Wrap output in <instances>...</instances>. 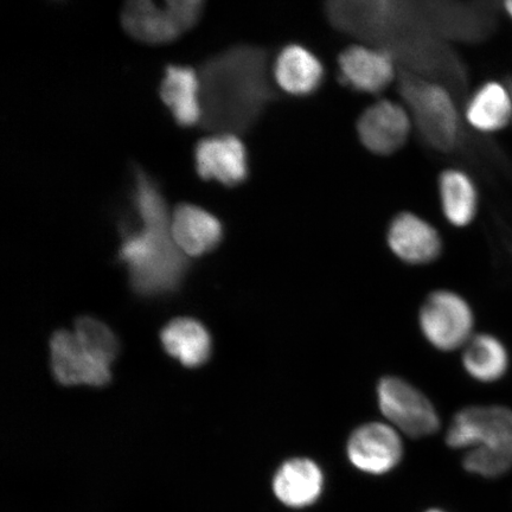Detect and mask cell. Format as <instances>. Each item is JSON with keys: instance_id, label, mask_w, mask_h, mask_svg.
<instances>
[{"instance_id": "15", "label": "cell", "mask_w": 512, "mask_h": 512, "mask_svg": "<svg viewBox=\"0 0 512 512\" xmlns=\"http://www.w3.org/2000/svg\"><path fill=\"white\" fill-rule=\"evenodd\" d=\"M171 232L188 258L213 252L223 240V226L217 217L195 204L181 203L172 210Z\"/></svg>"}, {"instance_id": "5", "label": "cell", "mask_w": 512, "mask_h": 512, "mask_svg": "<svg viewBox=\"0 0 512 512\" xmlns=\"http://www.w3.org/2000/svg\"><path fill=\"white\" fill-rule=\"evenodd\" d=\"M419 323L422 335L435 349L451 352L464 348L473 337L475 316L458 293L439 290L422 304Z\"/></svg>"}, {"instance_id": "22", "label": "cell", "mask_w": 512, "mask_h": 512, "mask_svg": "<svg viewBox=\"0 0 512 512\" xmlns=\"http://www.w3.org/2000/svg\"><path fill=\"white\" fill-rule=\"evenodd\" d=\"M74 334L80 343L100 360L112 364L119 352V342L112 330L98 319L82 317L75 324Z\"/></svg>"}, {"instance_id": "13", "label": "cell", "mask_w": 512, "mask_h": 512, "mask_svg": "<svg viewBox=\"0 0 512 512\" xmlns=\"http://www.w3.org/2000/svg\"><path fill=\"white\" fill-rule=\"evenodd\" d=\"M387 241L390 251L408 265L431 264L443 251L438 230L408 211L396 215L390 222Z\"/></svg>"}, {"instance_id": "6", "label": "cell", "mask_w": 512, "mask_h": 512, "mask_svg": "<svg viewBox=\"0 0 512 512\" xmlns=\"http://www.w3.org/2000/svg\"><path fill=\"white\" fill-rule=\"evenodd\" d=\"M403 94L428 142L439 149H451L457 143L459 118L446 89L437 83L407 79Z\"/></svg>"}, {"instance_id": "9", "label": "cell", "mask_w": 512, "mask_h": 512, "mask_svg": "<svg viewBox=\"0 0 512 512\" xmlns=\"http://www.w3.org/2000/svg\"><path fill=\"white\" fill-rule=\"evenodd\" d=\"M195 168L203 181H216L227 188L239 187L249 176L245 144L235 134H211L198 140Z\"/></svg>"}, {"instance_id": "7", "label": "cell", "mask_w": 512, "mask_h": 512, "mask_svg": "<svg viewBox=\"0 0 512 512\" xmlns=\"http://www.w3.org/2000/svg\"><path fill=\"white\" fill-rule=\"evenodd\" d=\"M453 450L512 444V411L504 406L466 407L453 416L446 434Z\"/></svg>"}, {"instance_id": "24", "label": "cell", "mask_w": 512, "mask_h": 512, "mask_svg": "<svg viewBox=\"0 0 512 512\" xmlns=\"http://www.w3.org/2000/svg\"><path fill=\"white\" fill-rule=\"evenodd\" d=\"M505 10H507L509 16L512 18V0L511 2L505 3Z\"/></svg>"}, {"instance_id": "12", "label": "cell", "mask_w": 512, "mask_h": 512, "mask_svg": "<svg viewBox=\"0 0 512 512\" xmlns=\"http://www.w3.org/2000/svg\"><path fill=\"white\" fill-rule=\"evenodd\" d=\"M339 76L357 92L379 94L395 79L393 57L387 51L356 44L338 56Z\"/></svg>"}, {"instance_id": "23", "label": "cell", "mask_w": 512, "mask_h": 512, "mask_svg": "<svg viewBox=\"0 0 512 512\" xmlns=\"http://www.w3.org/2000/svg\"><path fill=\"white\" fill-rule=\"evenodd\" d=\"M464 469L484 478H497L512 469V444L477 447L467 451L463 460Z\"/></svg>"}, {"instance_id": "25", "label": "cell", "mask_w": 512, "mask_h": 512, "mask_svg": "<svg viewBox=\"0 0 512 512\" xmlns=\"http://www.w3.org/2000/svg\"><path fill=\"white\" fill-rule=\"evenodd\" d=\"M425 512H446L444 510H441V509H438V508H433V509H428L427 511Z\"/></svg>"}, {"instance_id": "16", "label": "cell", "mask_w": 512, "mask_h": 512, "mask_svg": "<svg viewBox=\"0 0 512 512\" xmlns=\"http://www.w3.org/2000/svg\"><path fill=\"white\" fill-rule=\"evenodd\" d=\"M159 95L178 126H200L202 110L197 70L181 64H168L160 82Z\"/></svg>"}, {"instance_id": "2", "label": "cell", "mask_w": 512, "mask_h": 512, "mask_svg": "<svg viewBox=\"0 0 512 512\" xmlns=\"http://www.w3.org/2000/svg\"><path fill=\"white\" fill-rule=\"evenodd\" d=\"M265 57L258 48L235 46L200 64L197 73L203 131L238 136L255 123L271 98Z\"/></svg>"}, {"instance_id": "3", "label": "cell", "mask_w": 512, "mask_h": 512, "mask_svg": "<svg viewBox=\"0 0 512 512\" xmlns=\"http://www.w3.org/2000/svg\"><path fill=\"white\" fill-rule=\"evenodd\" d=\"M201 0H171L158 5L150 0H133L121 12L128 35L147 44L170 43L194 28L203 14Z\"/></svg>"}, {"instance_id": "17", "label": "cell", "mask_w": 512, "mask_h": 512, "mask_svg": "<svg viewBox=\"0 0 512 512\" xmlns=\"http://www.w3.org/2000/svg\"><path fill=\"white\" fill-rule=\"evenodd\" d=\"M325 69L322 61L300 44L280 50L274 63V80L281 91L292 96H307L322 86Z\"/></svg>"}, {"instance_id": "4", "label": "cell", "mask_w": 512, "mask_h": 512, "mask_svg": "<svg viewBox=\"0 0 512 512\" xmlns=\"http://www.w3.org/2000/svg\"><path fill=\"white\" fill-rule=\"evenodd\" d=\"M376 394L381 413L396 431L414 439L430 437L439 431L437 409L412 383L398 376L382 377Z\"/></svg>"}, {"instance_id": "8", "label": "cell", "mask_w": 512, "mask_h": 512, "mask_svg": "<svg viewBox=\"0 0 512 512\" xmlns=\"http://www.w3.org/2000/svg\"><path fill=\"white\" fill-rule=\"evenodd\" d=\"M347 457L352 466L367 475L382 476L401 463V433L384 422H368L350 434Z\"/></svg>"}, {"instance_id": "19", "label": "cell", "mask_w": 512, "mask_h": 512, "mask_svg": "<svg viewBox=\"0 0 512 512\" xmlns=\"http://www.w3.org/2000/svg\"><path fill=\"white\" fill-rule=\"evenodd\" d=\"M465 117L475 130L494 133L503 130L512 119V101L508 87L491 81L479 87L467 102Z\"/></svg>"}, {"instance_id": "21", "label": "cell", "mask_w": 512, "mask_h": 512, "mask_svg": "<svg viewBox=\"0 0 512 512\" xmlns=\"http://www.w3.org/2000/svg\"><path fill=\"white\" fill-rule=\"evenodd\" d=\"M441 208L448 222L463 228L475 219L478 195L475 183L458 169H447L439 177Z\"/></svg>"}, {"instance_id": "18", "label": "cell", "mask_w": 512, "mask_h": 512, "mask_svg": "<svg viewBox=\"0 0 512 512\" xmlns=\"http://www.w3.org/2000/svg\"><path fill=\"white\" fill-rule=\"evenodd\" d=\"M166 352L184 367L198 368L209 360L211 338L204 325L192 318L172 320L160 334Z\"/></svg>"}, {"instance_id": "20", "label": "cell", "mask_w": 512, "mask_h": 512, "mask_svg": "<svg viewBox=\"0 0 512 512\" xmlns=\"http://www.w3.org/2000/svg\"><path fill=\"white\" fill-rule=\"evenodd\" d=\"M463 366L473 380L494 383L503 379L509 369V352L495 336H473L464 347Z\"/></svg>"}, {"instance_id": "26", "label": "cell", "mask_w": 512, "mask_h": 512, "mask_svg": "<svg viewBox=\"0 0 512 512\" xmlns=\"http://www.w3.org/2000/svg\"><path fill=\"white\" fill-rule=\"evenodd\" d=\"M508 89H509L510 96H511V101H512V83H511V86Z\"/></svg>"}, {"instance_id": "11", "label": "cell", "mask_w": 512, "mask_h": 512, "mask_svg": "<svg viewBox=\"0 0 512 512\" xmlns=\"http://www.w3.org/2000/svg\"><path fill=\"white\" fill-rule=\"evenodd\" d=\"M51 368L63 386L102 387L111 381V364L100 360L80 343L74 332L60 330L50 341Z\"/></svg>"}, {"instance_id": "14", "label": "cell", "mask_w": 512, "mask_h": 512, "mask_svg": "<svg viewBox=\"0 0 512 512\" xmlns=\"http://www.w3.org/2000/svg\"><path fill=\"white\" fill-rule=\"evenodd\" d=\"M325 476L315 460L296 457L286 460L274 473L272 488L285 507L305 509L323 495Z\"/></svg>"}, {"instance_id": "10", "label": "cell", "mask_w": 512, "mask_h": 512, "mask_svg": "<svg viewBox=\"0 0 512 512\" xmlns=\"http://www.w3.org/2000/svg\"><path fill=\"white\" fill-rule=\"evenodd\" d=\"M412 125V115L405 106L383 99L361 114L357 121V134L369 152L390 156L406 145Z\"/></svg>"}, {"instance_id": "1", "label": "cell", "mask_w": 512, "mask_h": 512, "mask_svg": "<svg viewBox=\"0 0 512 512\" xmlns=\"http://www.w3.org/2000/svg\"><path fill=\"white\" fill-rule=\"evenodd\" d=\"M132 175V215L118 223V259L127 268L134 292L145 297L175 292L188 273V256L172 236V213L157 179L136 163Z\"/></svg>"}]
</instances>
